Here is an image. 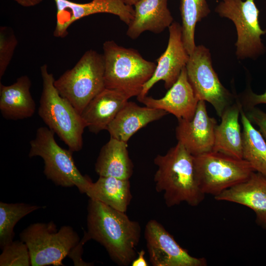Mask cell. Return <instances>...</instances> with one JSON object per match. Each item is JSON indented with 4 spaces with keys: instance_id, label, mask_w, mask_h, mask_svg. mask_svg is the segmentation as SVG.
<instances>
[{
    "instance_id": "obj_13",
    "label": "cell",
    "mask_w": 266,
    "mask_h": 266,
    "mask_svg": "<svg viewBox=\"0 0 266 266\" xmlns=\"http://www.w3.org/2000/svg\"><path fill=\"white\" fill-rule=\"evenodd\" d=\"M169 38L165 51L157 60V65L151 78L144 84L137 100L146 96L150 89L158 82H164L169 89L178 79L182 69L188 62V54L182 39V26L173 22L168 27Z\"/></svg>"
},
{
    "instance_id": "obj_19",
    "label": "cell",
    "mask_w": 266,
    "mask_h": 266,
    "mask_svg": "<svg viewBox=\"0 0 266 266\" xmlns=\"http://www.w3.org/2000/svg\"><path fill=\"white\" fill-rule=\"evenodd\" d=\"M128 100L116 91L104 89L88 103L81 113L86 128L95 134L106 130Z\"/></svg>"
},
{
    "instance_id": "obj_12",
    "label": "cell",
    "mask_w": 266,
    "mask_h": 266,
    "mask_svg": "<svg viewBox=\"0 0 266 266\" xmlns=\"http://www.w3.org/2000/svg\"><path fill=\"white\" fill-rule=\"evenodd\" d=\"M54 1L57 13L53 35L56 37H65L68 34V28L72 23L91 15L102 13L114 14L128 25L134 14L133 6L126 4L122 0H92L86 3L69 0Z\"/></svg>"
},
{
    "instance_id": "obj_5",
    "label": "cell",
    "mask_w": 266,
    "mask_h": 266,
    "mask_svg": "<svg viewBox=\"0 0 266 266\" xmlns=\"http://www.w3.org/2000/svg\"><path fill=\"white\" fill-rule=\"evenodd\" d=\"M54 135L47 127L38 128L34 138L30 141L29 157H40L43 160V173L56 186L76 187L80 193L86 194L92 181L77 168L72 156L73 152L61 147Z\"/></svg>"
},
{
    "instance_id": "obj_2",
    "label": "cell",
    "mask_w": 266,
    "mask_h": 266,
    "mask_svg": "<svg viewBox=\"0 0 266 266\" xmlns=\"http://www.w3.org/2000/svg\"><path fill=\"white\" fill-rule=\"evenodd\" d=\"M158 168L154 175L155 189L163 192L166 204L172 207L186 202L196 206L204 200L197 173L194 156L180 143L154 160Z\"/></svg>"
},
{
    "instance_id": "obj_30",
    "label": "cell",
    "mask_w": 266,
    "mask_h": 266,
    "mask_svg": "<svg viewBox=\"0 0 266 266\" xmlns=\"http://www.w3.org/2000/svg\"><path fill=\"white\" fill-rule=\"evenodd\" d=\"M244 111L250 121L258 126L266 141V112L256 106Z\"/></svg>"
},
{
    "instance_id": "obj_22",
    "label": "cell",
    "mask_w": 266,
    "mask_h": 266,
    "mask_svg": "<svg viewBox=\"0 0 266 266\" xmlns=\"http://www.w3.org/2000/svg\"><path fill=\"white\" fill-rule=\"evenodd\" d=\"M95 169L99 176L129 180L133 174V165L127 143L110 137L100 150Z\"/></svg>"
},
{
    "instance_id": "obj_21",
    "label": "cell",
    "mask_w": 266,
    "mask_h": 266,
    "mask_svg": "<svg viewBox=\"0 0 266 266\" xmlns=\"http://www.w3.org/2000/svg\"><path fill=\"white\" fill-rule=\"evenodd\" d=\"M241 104L237 99L221 117L215 132L212 151L242 159V135L239 122Z\"/></svg>"
},
{
    "instance_id": "obj_18",
    "label": "cell",
    "mask_w": 266,
    "mask_h": 266,
    "mask_svg": "<svg viewBox=\"0 0 266 266\" xmlns=\"http://www.w3.org/2000/svg\"><path fill=\"white\" fill-rule=\"evenodd\" d=\"M133 6L134 16L126 33L131 39L145 31L160 33L173 22L167 0H139Z\"/></svg>"
},
{
    "instance_id": "obj_4",
    "label": "cell",
    "mask_w": 266,
    "mask_h": 266,
    "mask_svg": "<svg viewBox=\"0 0 266 266\" xmlns=\"http://www.w3.org/2000/svg\"><path fill=\"white\" fill-rule=\"evenodd\" d=\"M42 90L38 113L47 127L72 152L83 147L85 124L81 114L72 104L60 95L54 85L55 79L48 70L46 64L40 68Z\"/></svg>"
},
{
    "instance_id": "obj_9",
    "label": "cell",
    "mask_w": 266,
    "mask_h": 266,
    "mask_svg": "<svg viewBox=\"0 0 266 266\" xmlns=\"http://www.w3.org/2000/svg\"><path fill=\"white\" fill-rule=\"evenodd\" d=\"M215 11L221 17L232 20L235 26L237 58L255 59L265 53L261 36L266 34V30L261 28L260 11L254 0H221Z\"/></svg>"
},
{
    "instance_id": "obj_32",
    "label": "cell",
    "mask_w": 266,
    "mask_h": 266,
    "mask_svg": "<svg viewBox=\"0 0 266 266\" xmlns=\"http://www.w3.org/2000/svg\"><path fill=\"white\" fill-rule=\"evenodd\" d=\"M145 252L141 250L137 253V257L135 258L132 262V266H149L145 259Z\"/></svg>"
},
{
    "instance_id": "obj_20",
    "label": "cell",
    "mask_w": 266,
    "mask_h": 266,
    "mask_svg": "<svg viewBox=\"0 0 266 266\" xmlns=\"http://www.w3.org/2000/svg\"><path fill=\"white\" fill-rule=\"evenodd\" d=\"M31 79L26 75L9 85L0 83V111L3 118L17 120L34 115L36 104L31 93Z\"/></svg>"
},
{
    "instance_id": "obj_25",
    "label": "cell",
    "mask_w": 266,
    "mask_h": 266,
    "mask_svg": "<svg viewBox=\"0 0 266 266\" xmlns=\"http://www.w3.org/2000/svg\"><path fill=\"white\" fill-rule=\"evenodd\" d=\"M180 10L183 42L190 55L196 46L195 42L196 26L209 14L210 10L206 0H181Z\"/></svg>"
},
{
    "instance_id": "obj_31",
    "label": "cell",
    "mask_w": 266,
    "mask_h": 266,
    "mask_svg": "<svg viewBox=\"0 0 266 266\" xmlns=\"http://www.w3.org/2000/svg\"><path fill=\"white\" fill-rule=\"evenodd\" d=\"M89 240H90V238L85 232L82 240H80L77 245L73 248L68 255V257L72 259L75 266H88L93 265L92 264L85 262L81 258L82 246Z\"/></svg>"
},
{
    "instance_id": "obj_15",
    "label": "cell",
    "mask_w": 266,
    "mask_h": 266,
    "mask_svg": "<svg viewBox=\"0 0 266 266\" xmlns=\"http://www.w3.org/2000/svg\"><path fill=\"white\" fill-rule=\"evenodd\" d=\"M138 100L147 107L172 114L178 120H190L194 116L200 100L189 81L185 66L163 97L154 99L146 96Z\"/></svg>"
},
{
    "instance_id": "obj_34",
    "label": "cell",
    "mask_w": 266,
    "mask_h": 266,
    "mask_svg": "<svg viewBox=\"0 0 266 266\" xmlns=\"http://www.w3.org/2000/svg\"><path fill=\"white\" fill-rule=\"evenodd\" d=\"M126 4L132 6L134 5L139 0H122Z\"/></svg>"
},
{
    "instance_id": "obj_14",
    "label": "cell",
    "mask_w": 266,
    "mask_h": 266,
    "mask_svg": "<svg viewBox=\"0 0 266 266\" xmlns=\"http://www.w3.org/2000/svg\"><path fill=\"white\" fill-rule=\"evenodd\" d=\"M217 125L208 115L205 101L200 100L191 119L178 120L176 137L192 155H201L212 151Z\"/></svg>"
},
{
    "instance_id": "obj_26",
    "label": "cell",
    "mask_w": 266,
    "mask_h": 266,
    "mask_svg": "<svg viewBox=\"0 0 266 266\" xmlns=\"http://www.w3.org/2000/svg\"><path fill=\"white\" fill-rule=\"evenodd\" d=\"M41 207L26 203L0 202V247L1 249L13 240L16 224L22 218Z\"/></svg>"
},
{
    "instance_id": "obj_7",
    "label": "cell",
    "mask_w": 266,
    "mask_h": 266,
    "mask_svg": "<svg viewBox=\"0 0 266 266\" xmlns=\"http://www.w3.org/2000/svg\"><path fill=\"white\" fill-rule=\"evenodd\" d=\"M29 249L31 266H64V259L80 241L76 232L65 225L57 230L53 221L30 225L20 233Z\"/></svg>"
},
{
    "instance_id": "obj_23",
    "label": "cell",
    "mask_w": 266,
    "mask_h": 266,
    "mask_svg": "<svg viewBox=\"0 0 266 266\" xmlns=\"http://www.w3.org/2000/svg\"><path fill=\"white\" fill-rule=\"evenodd\" d=\"M86 194L89 199L124 212L132 199L130 180L111 176H100Z\"/></svg>"
},
{
    "instance_id": "obj_29",
    "label": "cell",
    "mask_w": 266,
    "mask_h": 266,
    "mask_svg": "<svg viewBox=\"0 0 266 266\" xmlns=\"http://www.w3.org/2000/svg\"><path fill=\"white\" fill-rule=\"evenodd\" d=\"M237 100L244 110L255 107L259 104H266V90L263 94H257L254 93L251 88H249L246 89L241 99Z\"/></svg>"
},
{
    "instance_id": "obj_33",
    "label": "cell",
    "mask_w": 266,
    "mask_h": 266,
    "mask_svg": "<svg viewBox=\"0 0 266 266\" xmlns=\"http://www.w3.org/2000/svg\"><path fill=\"white\" fill-rule=\"evenodd\" d=\"M24 7H32L41 3L43 0H13Z\"/></svg>"
},
{
    "instance_id": "obj_27",
    "label": "cell",
    "mask_w": 266,
    "mask_h": 266,
    "mask_svg": "<svg viewBox=\"0 0 266 266\" xmlns=\"http://www.w3.org/2000/svg\"><path fill=\"white\" fill-rule=\"evenodd\" d=\"M0 266H30L31 261L27 244L20 240H13L2 249Z\"/></svg>"
},
{
    "instance_id": "obj_10",
    "label": "cell",
    "mask_w": 266,
    "mask_h": 266,
    "mask_svg": "<svg viewBox=\"0 0 266 266\" xmlns=\"http://www.w3.org/2000/svg\"><path fill=\"white\" fill-rule=\"evenodd\" d=\"M186 69L189 81L198 99L209 102L221 117L234 103L233 95L221 83L211 62L208 48L196 46L189 55Z\"/></svg>"
},
{
    "instance_id": "obj_3",
    "label": "cell",
    "mask_w": 266,
    "mask_h": 266,
    "mask_svg": "<svg viewBox=\"0 0 266 266\" xmlns=\"http://www.w3.org/2000/svg\"><path fill=\"white\" fill-rule=\"evenodd\" d=\"M102 55L105 88L129 99L140 95L157 66L144 59L136 50L120 46L113 40L103 43Z\"/></svg>"
},
{
    "instance_id": "obj_24",
    "label": "cell",
    "mask_w": 266,
    "mask_h": 266,
    "mask_svg": "<svg viewBox=\"0 0 266 266\" xmlns=\"http://www.w3.org/2000/svg\"><path fill=\"white\" fill-rule=\"evenodd\" d=\"M240 115L242 125V159L256 172L266 176V141L252 125L242 106Z\"/></svg>"
},
{
    "instance_id": "obj_8",
    "label": "cell",
    "mask_w": 266,
    "mask_h": 266,
    "mask_svg": "<svg viewBox=\"0 0 266 266\" xmlns=\"http://www.w3.org/2000/svg\"><path fill=\"white\" fill-rule=\"evenodd\" d=\"M200 189L215 197L245 181L255 171L243 159L211 151L194 156Z\"/></svg>"
},
{
    "instance_id": "obj_16",
    "label": "cell",
    "mask_w": 266,
    "mask_h": 266,
    "mask_svg": "<svg viewBox=\"0 0 266 266\" xmlns=\"http://www.w3.org/2000/svg\"><path fill=\"white\" fill-rule=\"evenodd\" d=\"M214 198L249 207L255 214L257 223L266 229V176L264 175L254 171L246 180Z\"/></svg>"
},
{
    "instance_id": "obj_11",
    "label": "cell",
    "mask_w": 266,
    "mask_h": 266,
    "mask_svg": "<svg viewBox=\"0 0 266 266\" xmlns=\"http://www.w3.org/2000/svg\"><path fill=\"white\" fill-rule=\"evenodd\" d=\"M144 237L153 266H204L203 258H196L182 247L163 226L155 220L146 224Z\"/></svg>"
},
{
    "instance_id": "obj_1",
    "label": "cell",
    "mask_w": 266,
    "mask_h": 266,
    "mask_svg": "<svg viewBox=\"0 0 266 266\" xmlns=\"http://www.w3.org/2000/svg\"><path fill=\"white\" fill-rule=\"evenodd\" d=\"M86 232L89 238L102 245L111 260L127 266L136 257V248L141 227L126 212L114 209L96 200L89 199Z\"/></svg>"
},
{
    "instance_id": "obj_17",
    "label": "cell",
    "mask_w": 266,
    "mask_h": 266,
    "mask_svg": "<svg viewBox=\"0 0 266 266\" xmlns=\"http://www.w3.org/2000/svg\"><path fill=\"white\" fill-rule=\"evenodd\" d=\"M162 109L140 106L128 101L108 126L110 137L128 142L138 131L167 114Z\"/></svg>"
},
{
    "instance_id": "obj_6",
    "label": "cell",
    "mask_w": 266,
    "mask_h": 266,
    "mask_svg": "<svg viewBox=\"0 0 266 266\" xmlns=\"http://www.w3.org/2000/svg\"><path fill=\"white\" fill-rule=\"evenodd\" d=\"M104 73L102 54L90 49L72 68L55 79L54 85L81 114L88 103L105 88Z\"/></svg>"
},
{
    "instance_id": "obj_28",
    "label": "cell",
    "mask_w": 266,
    "mask_h": 266,
    "mask_svg": "<svg viewBox=\"0 0 266 266\" xmlns=\"http://www.w3.org/2000/svg\"><path fill=\"white\" fill-rule=\"evenodd\" d=\"M18 41L13 30L7 26L0 27V78L8 66Z\"/></svg>"
}]
</instances>
